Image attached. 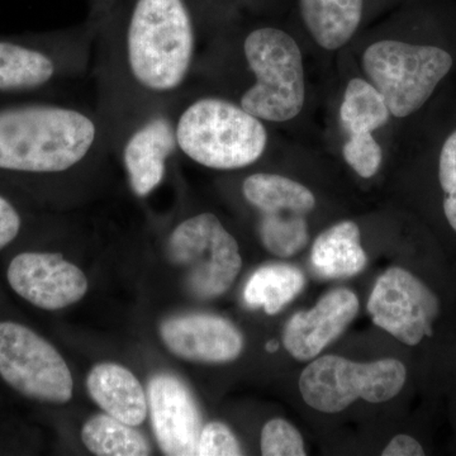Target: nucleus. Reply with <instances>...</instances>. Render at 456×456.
I'll return each instance as SVG.
<instances>
[{"mask_svg": "<svg viewBox=\"0 0 456 456\" xmlns=\"http://www.w3.org/2000/svg\"><path fill=\"white\" fill-rule=\"evenodd\" d=\"M305 275L296 266L270 264L261 266L248 279L244 301L250 308H261L265 314H277L302 292Z\"/></svg>", "mask_w": 456, "mask_h": 456, "instance_id": "20", "label": "nucleus"}, {"mask_svg": "<svg viewBox=\"0 0 456 456\" xmlns=\"http://www.w3.org/2000/svg\"><path fill=\"white\" fill-rule=\"evenodd\" d=\"M86 388L107 415L134 428L145 421L149 412L147 395L127 368L116 362H101L90 370Z\"/></svg>", "mask_w": 456, "mask_h": 456, "instance_id": "16", "label": "nucleus"}, {"mask_svg": "<svg viewBox=\"0 0 456 456\" xmlns=\"http://www.w3.org/2000/svg\"><path fill=\"white\" fill-rule=\"evenodd\" d=\"M241 64L250 77L236 101L264 122L296 118L305 102V65L298 44L275 27H256L239 41Z\"/></svg>", "mask_w": 456, "mask_h": 456, "instance_id": "4", "label": "nucleus"}, {"mask_svg": "<svg viewBox=\"0 0 456 456\" xmlns=\"http://www.w3.org/2000/svg\"><path fill=\"white\" fill-rule=\"evenodd\" d=\"M114 3H116V0H88L89 12L86 20L101 26L104 18L112 9Z\"/></svg>", "mask_w": 456, "mask_h": 456, "instance_id": "30", "label": "nucleus"}, {"mask_svg": "<svg viewBox=\"0 0 456 456\" xmlns=\"http://www.w3.org/2000/svg\"><path fill=\"white\" fill-rule=\"evenodd\" d=\"M421 444L410 435H397L383 450V456H424Z\"/></svg>", "mask_w": 456, "mask_h": 456, "instance_id": "29", "label": "nucleus"}, {"mask_svg": "<svg viewBox=\"0 0 456 456\" xmlns=\"http://www.w3.org/2000/svg\"><path fill=\"white\" fill-rule=\"evenodd\" d=\"M112 141L95 102H16L0 106V171L73 178L112 158Z\"/></svg>", "mask_w": 456, "mask_h": 456, "instance_id": "2", "label": "nucleus"}, {"mask_svg": "<svg viewBox=\"0 0 456 456\" xmlns=\"http://www.w3.org/2000/svg\"><path fill=\"white\" fill-rule=\"evenodd\" d=\"M439 182L444 193V213L456 232V130L441 149Z\"/></svg>", "mask_w": 456, "mask_h": 456, "instance_id": "26", "label": "nucleus"}, {"mask_svg": "<svg viewBox=\"0 0 456 456\" xmlns=\"http://www.w3.org/2000/svg\"><path fill=\"white\" fill-rule=\"evenodd\" d=\"M98 23L86 20L36 40L0 38V95H22L82 82L92 74Z\"/></svg>", "mask_w": 456, "mask_h": 456, "instance_id": "5", "label": "nucleus"}, {"mask_svg": "<svg viewBox=\"0 0 456 456\" xmlns=\"http://www.w3.org/2000/svg\"><path fill=\"white\" fill-rule=\"evenodd\" d=\"M165 346L189 362L222 364L239 358L244 336L226 318L208 314H179L160 325Z\"/></svg>", "mask_w": 456, "mask_h": 456, "instance_id": "14", "label": "nucleus"}, {"mask_svg": "<svg viewBox=\"0 0 456 456\" xmlns=\"http://www.w3.org/2000/svg\"><path fill=\"white\" fill-rule=\"evenodd\" d=\"M82 440L90 452L99 456H146L151 446L146 437L110 415H97L83 426Z\"/></svg>", "mask_w": 456, "mask_h": 456, "instance_id": "22", "label": "nucleus"}, {"mask_svg": "<svg viewBox=\"0 0 456 456\" xmlns=\"http://www.w3.org/2000/svg\"><path fill=\"white\" fill-rule=\"evenodd\" d=\"M167 251L184 272L189 292L200 299L226 293L242 266L235 237L212 212L196 213L178 222L167 237Z\"/></svg>", "mask_w": 456, "mask_h": 456, "instance_id": "7", "label": "nucleus"}, {"mask_svg": "<svg viewBox=\"0 0 456 456\" xmlns=\"http://www.w3.org/2000/svg\"><path fill=\"white\" fill-rule=\"evenodd\" d=\"M407 369L397 359L355 362L341 356L314 359L299 378L308 406L325 413L346 410L358 399L370 403L391 401L403 388Z\"/></svg>", "mask_w": 456, "mask_h": 456, "instance_id": "8", "label": "nucleus"}, {"mask_svg": "<svg viewBox=\"0 0 456 456\" xmlns=\"http://www.w3.org/2000/svg\"><path fill=\"white\" fill-rule=\"evenodd\" d=\"M312 266L321 278L344 279L358 275L367 266L358 224L342 221L327 228L314 241Z\"/></svg>", "mask_w": 456, "mask_h": 456, "instance_id": "17", "label": "nucleus"}, {"mask_svg": "<svg viewBox=\"0 0 456 456\" xmlns=\"http://www.w3.org/2000/svg\"><path fill=\"white\" fill-rule=\"evenodd\" d=\"M391 110L379 90L367 80L354 77L345 89L340 121L347 134H373L388 123Z\"/></svg>", "mask_w": 456, "mask_h": 456, "instance_id": "21", "label": "nucleus"}, {"mask_svg": "<svg viewBox=\"0 0 456 456\" xmlns=\"http://www.w3.org/2000/svg\"><path fill=\"white\" fill-rule=\"evenodd\" d=\"M374 325L407 346H417L434 335L440 301L412 273L391 268L380 275L368 301Z\"/></svg>", "mask_w": 456, "mask_h": 456, "instance_id": "11", "label": "nucleus"}, {"mask_svg": "<svg viewBox=\"0 0 456 456\" xmlns=\"http://www.w3.org/2000/svg\"><path fill=\"white\" fill-rule=\"evenodd\" d=\"M359 299L349 289L327 293L310 311L294 314L285 326V349L299 362L314 360L355 320Z\"/></svg>", "mask_w": 456, "mask_h": 456, "instance_id": "15", "label": "nucleus"}, {"mask_svg": "<svg viewBox=\"0 0 456 456\" xmlns=\"http://www.w3.org/2000/svg\"><path fill=\"white\" fill-rule=\"evenodd\" d=\"M22 228V217L14 204L0 194V250L13 242Z\"/></svg>", "mask_w": 456, "mask_h": 456, "instance_id": "28", "label": "nucleus"}, {"mask_svg": "<svg viewBox=\"0 0 456 456\" xmlns=\"http://www.w3.org/2000/svg\"><path fill=\"white\" fill-rule=\"evenodd\" d=\"M0 377L27 398L66 403L73 398V375L59 351L16 322H0Z\"/></svg>", "mask_w": 456, "mask_h": 456, "instance_id": "9", "label": "nucleus"}, {"mask_svg": "<svg viewBox=\"0 0 456 456\" xmlns=\"http://www.w3.org/2000/svg\"><path fill=\"white\" fill-rule=\"evenodd\" d=\"M197 455H242V449L235 435L226 425L222 422H211V424L204 426L200 432Z\"/></svg>", "mask_w": 456, "mask_h": 456, "instance_id": "27", "label": "nucleus"}, {"mask_svg": "<svg viewBox=\"0 0 456 456\" xmlns=\"http://www.w3.org/2000/svg\"><path fill=\"white\" fill-rule=\"evenodd\" d=\"M197 0H116L93 57L95 106L110 141L141 114L169 106L198 65Z\"/></svg>", "mask_w": 456, "mask_h": 456, "instance_id": "1", "label": "nucleus"}, {"mask_svg": "<svg viewBox=\"0 0 456 456\" xmlns=\"http://www.w3.org/2000/svg\"><path fill=\"white\" fill-rule=\"evenodd\" d=\"M12 289L41 310L56 311L79 302L88 290V279L61 254L22 253L9 264Z\"/></svg>", "mask_w": 456, "mask_h": 456, "instance_id": "12", "label": "nucleus"}, {"mask_svg": "<svg viewBox=\"0 0 456 456\" xmlns=\"http://www.w3.org/2000/svg\"><path fill=\"white\" fill-rule=\"evenodd\" d=\"M305 28L318 46L329 51L349 44L358 31L364 0H299Z\"/></svg>", "mask_w": 456, "mask_h": 456, "instance_id": "18", "label": "nucleus"}, {"mask_svg": "<svg viewBox=\"0 0 456 456\" xmlns=\"http://www.w3.org/2000/svg\"><path fill=\"white\" fill-rule=\"evenodd\" d=\"M261 454L265 456L305 455L301 432L289 422L274 419L264 426L260 439Z\"/></svg>", "mask_w": 456, "mask_h": 456, "instance_id": "25", "label": "nucleus"}, {"mask_svg": "<svg viewBox=\"0 0 456 456\" xmlns=\"http://www.w3.org/2000/svg\"><path fill=\"white\" fill-rule=\"evenodd\" d=\"M146 395L156 441L164 454L197 455L202 417L187 384L175 375L158 373L150 378Z\"/></svg>", "mask_w": 456, "mask_h": 456, "instance_id": "13", "label": "nucleus"}, {"mask_svg": "<svg viewBox=\"0 0 456 456\" xmlns=\"http://www.w3.org/2000/svg\"><path fill=\"white\" fill-rule=\"evenodd\" d=\"M180 156L218 171L246 169L265 154L269 134L264 121L224 94L191 92L173 103Z\"/></svg>", "mask_w": 456, "mask_h": 456, "instance_id": "3", "label": "nucleus"}, {"mask_svg": "<svg viewBox=\"0 0 456 456\" xmlns=\"http://www.w3.org/2000/svg\"><path fill=\"white\" fill-rule=\"evenodd\" d=\"M362 64L392 116L404 118L424 107L434 94L452 70V57L436 46L382 40L364 51Z\"/></svg>", "mask_w": 456, "mask_h": 456, "instance_id": "6", "label": "nucleus"}, {"mask_svg": "<svg viewBox=\"0 0 456 456\" xmlns=\"http://www.w3.org/2000/svg\"><path fill=\"white\" fill-rule=\"evenodd\" d=\"M112 154L121 163L134 196L140 200L151 196L180 156L173 103L126 123L113 136Z\"/></svg>", "mask_w": 456, "mask_h": 456, "instance_id": "10", "label": "nucleus"}, {"mask_svg": "<svg viewBox=\"0 0 456 456\" xmlns=\"http://www.w3.org/2000/svg\"><path fill=\"white\" fill-rule=\"evenodd\" d=\"M242 197L259 215L307 216L316 207L314 193L279 174L254 173L241 183Z\"/></svg>", "mask_w": 456, "mask_h": 456, "instance_id": "19", "label": "nucleus"}, {"mask_svg": "<svg viewBox=\"0 0 456 456\" xmlns=\"http://www.w3.org/2000/svg\"><path fill=\"white\" fill-rule=\"evenodd\" d=\"M257 233L264 248L279 257L298 254L305 248L310 237L305 216L299 215H260Z\"/></svg>", "mask_w": 456, "mask_h": 456, "instance_id": "23", "label": "nucleus"}, {"mask_svg": "<svg viewBox=\"0 0 456 456\" xmlns=\"http://www.w3.org/2000/svg\"><path fill=\"white\" fill-rule=\"evenodd\" d=\"M345 161L362 178H373L383 163L382 146L373 134H350L342 149Z\"/></svg>", "mask_w": 456, "mask_h": 456, "instance_id": "24", "label": "nucleus"}]
</instances>
